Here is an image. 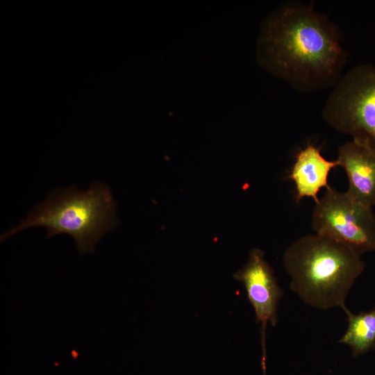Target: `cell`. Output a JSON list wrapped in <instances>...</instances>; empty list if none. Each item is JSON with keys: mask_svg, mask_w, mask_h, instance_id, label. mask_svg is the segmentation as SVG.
<instances>
[{"mask_svg": "<svg viewBox=\"0 0 375 375\" xmlns=\"http://www.w3.org/2000/svg\"><path fill=\"white\" fill-rule=\"evenodd\" d=\"M257 58L272 74L308 91L336 84L347 53L338 28L324 15L309 6L289 3L262 23Z\"/></svg>", "mask_w": 375, "mask_h": 375, "instance_id": "obj_1", "label": "cell"}, {"mask_svg": "<svg viewBox=\"0 0 375 375\" xmlns=\"http://www.w3.org/2000/svg\"><path fill=\"white\" fill-rule=\"evenodd\" d=\"M290 289L306 304L320 310L340 308L365 264L349 248L317 234L303 236L285 251Z\"/></svg>", "mask_w": 375, "mask_h": 375, "instance_id": "obj_2", "label": "cell"}, {"mask_svg": "<svg viewBox=\"0 0 375 375\" xmlns=\"http://www.w3.org/2000/svg\"><path fill=\"white\" fill-rule=\"evenodd\" d=\"M116 204L108 186L94 183L85 191L76 187L58 190L37 204L1 241L33 226L46 227L47 238L68 234L81 254L90 253L103 234L117 224Z\"/></svg>", "mask_w": 375, "mask_h": 375, "instance_id": "obj_3", "label": "cell"}, {"mask_svg": "<svg viewBox=\"0 0 375 375\" xmlns=\"http://www.w3.org/2000/svg\"><path fill=\"white\" fill-rule=\"evenodd\" d=\"M322 113L338 131L375 147V67L362 65L347 72L336 83Z\"/></svg>", "mask_w": 375, "mask_h": 375, "instance_id": "obj_4", "label": "cell"}, {"mask_svg": "<svg viewBox=\"0 0 375 375\" xmlns=\"http://www.w3.org/2000/svg\"><path fill=\"white\" fill-rule=\"evenodd\" d=\"M315 233L344 245L359 256L375 251V217L372 207L347 191L329 187L314 208Z\"/></svg>", "mask_w": 375, "mask_h": 375, "instance_id": "obj_5", "label": "cell"}, {"mask_svg": "<svg viewBox=\"0 0 375 375\" xmlns=\"http://www.w3.org/2000/svg\"><path fill=\"white\" fill-rule=\"evenodd\" d=\"M233 278L243 284L253 306L256 322L260 324L262 361H265L266 328L268 323L275 326L278 322V306L283 291L260 249L250 251L247 262L233 274Z\"/></svg>", "mask_w": 375, "mask_h": 375, "instance_id": "obj_6", "label": "cell"}, {"mask_svg": "<svg viewBox=\"0 0 375 375\" xmlns=\"http://www.w3.org/2000/svg\"><path fill=\"white\" fill-rule=\"evenodd\" d=\"M336 160L347 174V191L370 207L375 205V147L352 140L339 147Z\"/></svg>", "mask_w": 375, "mask_h": 375, "instance_id": "obj_7", "label": "cell"}, {"mask_svg": "<svg viewBox=\"0 0 375 375\" xmlns=\"http://www.w3.org/2000/svg\"><path fill=\"white\" fill-rule=\"evenodd\" d=\"M338 166L337 160L330 161L322 156L320 148L308 144L295 158L289 178L296 188L295 199L299 201L305 197L318 202L319 190L330 186L328 178L331 170Z\"/></svg>", "mask_w": 375, "mask_h": 375, "instance_id": "obj_8", "label": "cell"}, {"mask_svg": "<svg viewBox=\"0 0 375 375\" xmlns=\"http://www.w3.org/2000/svg\"><path fill=\"white\" fill-rule=\"evenodd\" d=\"M348 326L339 342L348 345L353 356L375 349V306L369 312H345Z\"/></svg>", "mask_w": 375, "mask_h": 375, "instance_id": "obj_9", "label": "cell"}]
</instances>
